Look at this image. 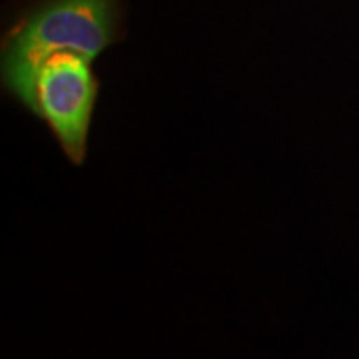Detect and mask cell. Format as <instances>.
<instances>
[{"mask_svg":"<svg viewBox=\"0 0 359 359\" xmlns=\"http://www.w3.org/2000/svg\"><path fill=\"white\" fill-rule=\"evenodd\" d=\"M100 82L92 58L78 52H58L36 72L30 112L42 120L72 164H82L88 152L92 116Z\"/></svg>","mask_w":359,"mask_h":359,"instance_id":"7a4b0ae2","label":"cell"},{"mask_svg":"<svg viewBox=\"0 0 359 359\" xmlns=\"http://www.w3.org/2000/svg\"><path fill=\"white\" fill-rule=\"evenodd\" d=\"M118 39L116 0H48L22 18L2 42V88L32 108L36 72L58 52L100 56Z\"/></svg>","mask_w":359,"mask_h":359,"instance_id":"6da1fadb","label":"cell"}]
</instances>
